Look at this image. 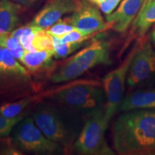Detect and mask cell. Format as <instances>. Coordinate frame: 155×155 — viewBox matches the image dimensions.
<instances>
[{"instance_id":"obj_1","label":"cell","mask_w":155,"mask_h":155,"mask_svg":"<svg viewBox=\"0 0 155 155\" xmlns=\"http://www.w3.org/2000/svg\"><path fill=\"white\" fill-rule=\"evenodd\" d=\"M112 137L119 154H155V110L124 111L114 123Z\"/></svg>"},{"instance_id":"obj_2","label":"cell","mask_w":155,"mask_h":155,"mask_svg":"<svg viewBox=\"0 0 155 155\" xmlns=\"http://www.w3.org/2000/svg\"><path fill=\"white\" fill-rule=\"evenodd\" d=\"M32 119L45 136L61 144L65 152L74 144L81 130L78 122L49 102L38 103Z\"/></svg>"},{"instance_id":"obj_3","label":"cell","mask_w":155,"mask_h":155,"mask_svg":"<svg viewBox=\"0 0 155 155\" xmlns=\"http://www.w3.org/2000/svg\"><path fill=\"white\" fill-rule=\"evenodd\" d=\"M109 51L108 42L96 40L65 61L53 73L51 81L56 83L72 81L95 66L110 64Z\"/></svg>"},{"instance_id":"obj_4","label":"cell","mask_w":155,"mask_h":155,"mask_svg":"<svg viewBox=\"0 0 155 155\" xmlns=\"http://www.w3.org/2000/svg\"><path fill=\"white\" fill-rule=\"evenodd\" d=\"M109 121L105 116V108L92 109L85 120L73 148L79 154L113 155L115 154L108 146L105 132Z\"/></svg>"},{"instance_id":"obj_5","label":"cell","mask_w":155,"mask_h":155,"mask_svg":"<svg viewBox=\"0 0 155 155\" xmlns=\"http://www.w3.org/2000/svg\"><path fill=\"white\" fill-rule=\"evenodd\" d=\"M12 141L22 152L36 154H61L63 147L46 137L30 116L23 117L12 131Z\"/></svg>"},{"instance_id":"obj_6","label":"cell","mask_w":155,"mask_h":155,"mask_svg":"<svg viewBox=\"0 0 155 155\" xmlns=\"http://www.w3.org/2000/svg\"><path fill=\"white\" fill-rule=\"evenodd\" d=\"M53 98L63 105L77 109H94L101 107L106 96L104 89L96 81L73 83L57 90Z\"/></svg>"},{"instance_id":"obj_7","label":"cell","mask_w":155,"mask_h":155,"mask_svg":"<svg viewBox=\"0 0 155 155\" xmlns=\"http://www.w3.org/2000/svg\"><path fill=\"white\" fill-rule=\"evenodd\" d=\"M139 45V43L136 44L121 65L108 73L103 78L102 84L106 101L105 116L108 121L119 110L123 100L126 78H127L129 67Z\"/></svg>"},{"instance_id":"obj_8","label":"cell","mask_w":155,"mask_h":155,"mask_svg":"<svg viewBox=\"0 0 155 155\" xmlns=\"http://www.w3.org/2000/svg\"><path fill=\"white\" fill-rule=\"evenodd\" d=\"M155 74V51L150 42H141L134 56L127 75V83L134 87Z\"/></svg>"},{"instance_id":"obj_9","label":"cell","mask_w":155,"mask_h":155,"mask_svg":"<svg viewBox=\"0 0 155 155\" xmlns=\"http://www.w3.org/2000/svg\"><path fill=\"white\" fill-rule=\"evenodd\" d=\"M71 23L77 30L89 35H94L108 28L99 9L86 0L79 1L77 8L69 17Z\"/></svg>"},{"instance_id":"obj_10","label":"cell","mask_w":155,"mask_h":155,"mask_svg":"<svg viewBox=\"0 0 155 155\" xmlns=\"http://www.w3.org/2000/svg\"><path fill=\"white\" fill-rule=\"evenodd\" d=\"M79 0H49L30 23L46 29L60 20L63 15L73 12Z\"/></svg>"},{"instance_id":"obj_11","label":"cell","mask_w":155,"mask_h":155,"mask_svg":"<svg viewBox=\"0 0 155 155\" xmlns=\"http://www.w3.org/2000/svg\"><path fill=\"white\" fill-rule=\"evenodd\" d=\"M145 0H122L119 7L110 15H106L108 28L117 32H124L134 21Z\"/></svg>"},{"instance_id":"obj_12","label":"cell","mask_w":155,"mask_h":155,"mask_svg":"<svg viewBox=\"0 0 155 155\" xmlns=\"http://www.w3.org/2000/svg\"><path fill=\"white\" fill-rule=\"evenodd\" d=\"M155 108V88L147 91H138L123 98L119 110L127 111L134 109Z\"/></svg>"},{"instance_id":"obj_13","label":"cell","mask_w":155,"mask_h":155,"mask_svg":"<svg viewBox=\"0 0 155 155\" xmlns=\"http://www.w3.org/2000/svg\"><path fill=\"white\" fill-rule=\"evenodd\" d=\"M20 5L10 0H0V35L9 33L19 22Z\"/></svg>"},{"instance_id":"obj_14","label":"cell","mask_w":155,"mask_h":155,"mask_svg":"<svg viewBox=\"0 0 155 155\" xmlns=\"http://www.w3.org/2000/svg\"><path fill=\"white\" fill-rule=\"evenodd\" d=\"M54 50L26 51L19 61L31 72H37L48 67L54 57Z\"/></svg>"},{"instance_id":"obj_15","label":"cell","mask_w":155,"mask_h":155,"mask_svg":"<svg viewBox=\"0 0 155 155\" xmlns=\"http://www.w3.org/2000/svg\"><path fill=\"white\" fill-rule=\"evenodd\" d=\"M155 24V4L150 5L140 12L134 21V30L139 36H143Z\"/></svg>"},{"instance_id":"obj_16","label":"cell","mask_w":155,"mask_h":155,"mask_svg":"<svg viewBox=\"0 0 155 155\" xmlns=\"http://www.w3.org/2000/svg\"><path fill=\"white\" fill-rule=\"evenodd\" d=\"M35 97H26L14 103H7L0 106V114L7 119H15L33 101Z\"/></svg>"},{"instance_id":"obj_17","label":"cell","mask_w":155,"mask_h":155,"mask_svg":"<svg viewBox=\"0 0 155 155\" xmlns=\"http://www.w3.org/2000/svg\"><path fill=\"white\" fill-rule=\"evenodd\" d=\"M2 72L17 74L28 77V71L22 66L16 58L7 48H4L2 58Z\"/></svg>"},{"instance_id":"obj_18","label":"cell","mask_w":155,"mask_h":155,"mask_svg":"<svg viewBox=\"0 0 155 155\" xmlns=\"http://www.w3.org/2000/svg\"><path fill=\"white\" fill-rule=\"evenodd\" d=\"M0 45L7 48L12 55L19 61H20L25 53V50L19 40L11 35L10 32L0 35Z\"/></svg>"},{"instance_id":"obj_19","label":"cell","mask_w":155,"mask_h":155,"mask_svg":"<svg viewBox=\"0 0 155 155\" xmlns=\"http://www.w3.org/2000/svg\"><path fill=\"white\" fill-rule=\"evenodd\" d=\"M54 43V58L56 59L66 58L73 52L81 48L85 42H75V43H63L61 41L59 37L53 36Z\"/></svg>"},{"instance_id":"obj_20","label":"cell","mask_w":155,"mask_h":155,"mask_svg":"<svg viewBox=\"0 0 155 155\" xmlns=\"http://www.w3.org/2000/svg\"><path fill=\"white\" fill-rule=\"evenodd\" d=\"M33 47L36 51L54 50L53 36L48 33L45 29L37 32L33 38Z\"/></svg>"},{"instance_id":"obj_21","label":"cell","mask_w":155,"mask_h":155,"mask_svg":"<svg viewBox=\"0 0 155 155\" xmlns=\"http://www.w3.org/2000/svg\"><path fill=\"white\" fill-rule=\"evenodd\" d=\"M75 28L73 25L71 23L70 18L66 17L63 19H60L58 22H56L55 24L49 27V28L45 29L48 33H49L53 36L61 37L63 35L68 33L73 30H75Z\"/></svg>"},{"instance_id":"obj_22","label":"cell","mask_w":155,"mask_h":155,"mask_svg":"<svg viewBox=\"0 0 155 155\" xmlns=\"http://www.w3.org/2000/svg\"><path fill=\"white\" fill-rule=\"evenodd\" d=\"M24 117L23 115H19L15 119H7L0 114V139L5 138L12 133L15 125Z\"/></svg>"},{"instance_id":"obj_23","label":"cell","mask_w":155,"mask_h":155,"mask_svg":"<svg viewBox=\"0 0 155 155\" xmlns=\"http://www.w3.org/2000/svg\"><path fill=\"white\" fill-rule=\"evenodd\" d=\"M94 35H86L84 32H81V30H73L68 33L63 35L59 37L61 39V41L63 43H75V42H83L86 40L91 38Z\"/></svg>"},{"instance_id":"obj_24","label":"cell","mask_w":155,"mask_h":155,"mask_svg":"<svg viewBox=\"0 0 155 155\" xmlns=\"http://www.w3.org/2000/svg\"><path fill=\"white\" fill-rule=\"evenodd\" d=\"M121 1L122 0H102L97 6L103 13L108 15L115 10Z\"/></svg>"},{"instance_id":"obj_25","label":"cell","mask_w":155,"mask_h":155,"mask_svg":"<svg viewBox=\"0 0 155 155\" xmlns=\"http://www.w3.org/2000/svg\"><path fill=\"white\" fill-rule=\"evenodd\" d=\"M14 2L23 7H30L35 2L36 0H12Z\"/></svg>"},{"instance_id":"obj_26","label":"cell","mask_w":155,"mask_h":155,"mask_svg":"<svg viewBox=\"0 0 155 155\" xmlns=\"http://www.w3.org/2000/svg\"><path fill=\"white\" fill-rule=\"evenodd\" d=\"M4 48L0 45V72H2V58Z\"/></svg>"},{"instance_id":"obj_27","label":"cell","mask_w":155,"mask_h":155,"mask_svg":"<svg viewBox=\"0 0 155 155\" xmlns=\"http://www.w3.org/2000/svg\"><path fill=\"white\" fill-rule=\"evenodd\" d=\"M151 40H152L153 45L155 47V28L153 29L152 33H151Z\"/></svg>"},{"instance_id":"obj_28","label":"cell","mask_w":155,"mask_h":155,"mask_svg":"<svg viewBox=\"0 0 155 155\" xmlns=\"http://www.w3.org/2000/svg\"><path fill=\"white\" fill-rule=\"evenodd\" d=\"M152 1H153V0H146V2H145V3L144 4V5H143V6H142V8L141 9L140 12L142 11L143 9H144V8H146V7H147V6L150 5V3L152 2Z\"/></svg>"},{"instance_id":"obj_29","label":"cell","mask_w":155,"mask_h":155,"mask_svg":"<svg viewBox=\"0 0 155 155\" xmlns=\"http://www.w3.org/2000/svg\"><path fill=\"white\" fill-rule=\"evenodd\" d=\"M86 1H88V2H90L91 3L94 4V5H97L98 3H100L102 0H86Z\"/></svg>"},{"instance_id":"obj_30","label":"cell","mask_w":155,"mask_h":155,"mask_svg":"<svg viewBox=\"0 0 155 155\" xmlns=\"http://www.w3.org/2000/svg\"><path fill=\"white\" fill-rule=\"evenodd\" d=\"M154 4H155V0H153L152 2L150 3V5H154ZM148 6H149V5H148ZM148 6H147V7H148ZM144 9H145V8H144Z\"/></svg>"},{"instance_id":"obj_31","label":"cell","mask_w":155,"mask_h":155,"mask_svg":"<svg viewBox=\"0 0 155 155\" xmlns=\"http://www.w3.org/2000/svg\"><path fill=\"white\" fill-rule=\"evenodd\" d=\"M145 2H146V0H145ZM145 2H144V3H145Z\"/></svg>"}]
</instances>
